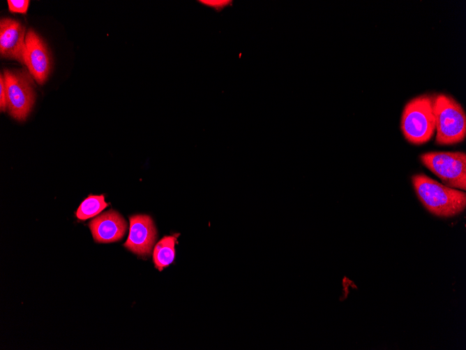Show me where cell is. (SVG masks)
Returning <instances> with one entry per match:
<instances>
[{"label": "cell", "instance_id": "obj_1", "mask_svg": "<svg viewBox=\"0 0 466 350\" xmlns=\"http://www.w3.org/2000/svg\"><path fill=\"white\" fill-rule=\"evenodd\" d=\"M415 193L426 209L439 217H454L464 211L466 194L441 184L425 174L412 177Z\"/></svg>", "mask_w": 466, "mask_h": 350}, {"label": "cell", "instance_id": "obj_2", "mask_svg": "<svg viewBox=\"0 0 466 350\" xmlns=\"http://www.w3.org/2000/svg\"><path fill=\"white\" fill-rule=\"evenodd\" d=\"M435 97L423 94L409 101L401 117L400 129L405 138L414 145L428 142L435 131Z\"/></svg>", "mask_w": 466, "mask_h": 350}, {"label": "cell", "instance_id": "obj_3", "mask_svg": "<svg viewBox=\"0 0 466 350\" xmlns=\"http://www.w3.org/2000/svg\"><path fill=\"white\" fill-rule=\"evenodd\" d=\"M435 143L453 145L466 136V115L462 105L452 96L440 94L434 99Z\"/></svg>", "mask_w": 466, "mask_h": 350}, {"label": "cell", "instance_id": "obj_4", "mask_svg": "<svg viewBox=\"0 0 466 350\" xmlns=\"http://www.w3.org/2000/svg\"><path fill=\"white\" fill-rule=\"evenodd\" d=\"M421 163L437 175L442 184L466 189V154L461 152H430L421 154Z\"/></svg>", "mask_w": 466, "mask_h": 350}, {"label": "cell", "instance_id": "obj_5", "mask_svg": "<svg viewBox=\"0 0 466 350\" xmlns=\"http://www.w3.org/2000/svg\"><path fill=\"white\" fill-rule=\"evenodd\" d=\"M7 108L15 119L24 120L33 105L35 93L31 77L25 71H3Z\"/></svg>", "mask_w": 466, "mask_h": 350}, {"label": "cell", "instance_id": "obj_6", "mask_svg": "<svg viewBox=\"0 0 466 350\" xmlns=\"http://www.w3.org/2000/svg\"><path fill=\"white\" fill-rule=\"evenodd\" d=\"M24 61L33 78L44 83L51 70V57L44 41L32 29L26 34Z\"/></svg>", "mask_w": 466, "mask_h": 350}, {"label": "cell", "instance_id": "obj_7", "mask_svg": "<svg viewBox=\"0 0 466 350\" xmlns=\"http://www.w3.org/2000/svg\"><path fill=\"white\" fill-rule=\"evenodd\" d=\"M129 220V235L123 246L140 256L150 255L157 238L152 219L148 215L137 214L130 216Z\"/></svg>", "mask_w": 466, "mask_h": 350}, {"label": "cell", "instance_id": "obj_8", "mask_svg": "<svg viewBox=\"0 0 466 350\" xmlns=\"http://www.w3.org/2000/svg\"><path fill=\"white\" fill-rule=\"evenodd\" d=\"M25 28L18 21L3 18L0 21V52L5 58L24 64Z\"/></svg>", "mask_w": 466, "mask_h": 350}, {"label": "cell", "instance_id": "obj_9", "mask_svg": "<svg viewBox=\"0 0 466 350\" xmlns=\"http://www.w3.org/2000/svg\"><path fill=\"white\" fill-rule=\"evenodd\" d=\"M89 226L96 242L109 243L123 237L127 223L118 212L110 210L92 219Z\"/></svg>", "mask_w": 466, "mask_h": 350}, {"label": "cell", "instance_id": "obj_10", "mask_svg": "<svg viewBox=\"0 0 466 350\" xmlns=\"http://www.w3.org/2000/svg\"><path fill=\"white\" fill-rule=\"evenodd\" d=\"M179 235L165 236L155 246L153 260L156 268L160 271L173 262L175 253L174 245Z\"/></svg>", "mask_w": 466, "mask_h": 350}, {"label": "cell", "instance_id": "obj_11", "mask_svg": "<svg viewBox=\"0 0 466 350\" xmlns=\"http://www.w3.org/2000/svg\"><path fill=\"white\" fill-rule=\"evenodd\" d=\"M108 205L104 195H90L81 203L75 215L80 220H86L98 214Z\"/></svg>", "mask_w": 466, "mask_h": 350}, {"label": "cell", "instance_id": "obj_12", "mask_svg": "<svg viewBox=\"0 0 466 350\" xmlns=\"http://www.w3.org/2000/svg\"><path fill=\"white\" fill-rule=\"evenodd\" d=\"M9 10L12 13H26L29 4V0H8Z\"/></svg>", "mask_w": 466, "mask_h": 350}, {"label": "cell", "instance_id": "obj_13", "mask_svg": "<svg viewBox=\"0 0 466 350\" xmlns=\"http://www.w3.org/2000/svg\"><path fill=\"white\" fill-rule=\"evenodd\" d=\"M0 109L1 111H6L7 109V97L3 75L0 76Z\"/></svg>", "mask_w": 466, "mask_h": 350}]
</instances>
